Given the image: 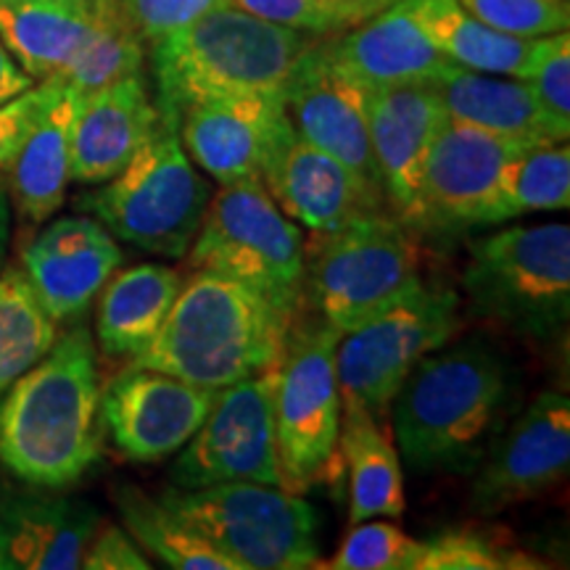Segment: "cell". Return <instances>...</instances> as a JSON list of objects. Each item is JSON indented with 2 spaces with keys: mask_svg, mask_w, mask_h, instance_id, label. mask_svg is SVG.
Instances as JSON below:
<instances>
[{
  "mask_svg": "<svg viewBox=\"0 0 570 570\" xmlns=\"http://www.w3.org/2000/svg\"><path fill=\"white\" fill-rule=\"evenodd\" d=\"M520 407L518 370L489 338L444 344L391 402L399 458L417 473H473Z\"/></svg>",
  "mask_w": 570,
  "mask_h": 570,
  "instance_id": "cell-1",
  "label": "cell"
},
{
  "mask_svg": "<svg viewBox=\"0 0 570 570\" xmlns=\"http://www.w3.org/2000/svg\"><path fill=\"white\" fill-rule=\"evenodd\" d=\"M101 452L96 344L85 327H75L0 399V462L30 487L63 489Z\"/></svg>",
  "mask_w": 570,
  "mask_h": 570,
  "instance_id": "cell-2",
  "label": "cell"
},
{
  "mask_svg": "<svg viewBox=\"0 0 570 570\" xmlns=\"http://www.w3.org/2000/svg\"><path fill=\"white\" fill-rule=\"evenodd\" d=\"M315 40L225 3L154 42L156 109L169 127L198 104L238 96L285 98L291 71Z\"/></svg>",
  "mask_w": 570,
  "mask_h": 570,
  "instance_id": "cell-3",
  "label": "cell"
},
{
  "mask_svg": "<svg viewBox=\"0 0 570 570\" xmlns=\"http://www.w3.org/2000/svg\"><path fill=\"white\" fill-rule=\"evenodd\" d=\"M288 331L291 320L254 288L212 269H194L161 331L130 365L223 391L277 367Z\"/></svg>",
  "mask_w": 570,
  "mask_h": 570,
  "instance_id": "cell-4",
  "label": "cell"
},
{
  "mask_svg": "<svg viewBox=\"0 0 570 570\" xmlns=\"http://www.w3.org/2000/svg\"><path fill=\"white\" fill-rule=\"evenodd\" d=\"M462 291L475 317L554 341L570 317V227L515 225L473 240Z\"/></svg>",
  "mask_w": 570,
  "mask_h": 570,
  "instance_id": "cell-5",
  "label": "cell"
},
{
  "mask_svg": "<svg viewBox=\"0 0 570 570\" xmlns=\"http://www.w3.org/2000/svg\"><path fill=\"white\" fill-rule=\"evenodd\" d=\"M209 198V180L198 173L175 127L161 122L122 173L77 198V206L117 240L180 259L194 244Z\"/></svg>",
  "mask_w": 570,
  "mask_h": 570,
  "instance_id": "cell-6",
  "label": "cell"
},
{
  "mask_svg": "<svg viewBox=\"0 0 570 570\" xmlns=\"http://www.w3.org/2000/svg\"><path fill=\"white\" fill-rule=\"evenodd\" d=\"M188 265L248 285L294 323L304 302L306 244L262 180L223 185L209 198Z\"/></svg>",
  "mask_w": 570,
  "mask_h": 570,
  "instance_id": "cell-7",
  "label": "cell"
},
{
  "mask_svg": "<svg viewBox=\"0 0 570 570\" xmlns=\"http://www.w3.org/2000/svg\"><path fill=\"white\" fill-rule=\"evenodd\" d=\"M159 499L188 520L238 570H304L320 560V515L302 494L254 481L164 489Z\"/></svg>",
  "mask_w": 570,
  "mask_h": 570,
  "instance_id": "cell-8",
  "label": "cell"
},
{
  "mask_svg": "<svg viewBox=\"0 0 570 570\" xmlns=\"http://www.w3.org/2000/svg\"><path fill=\"white\" fill-rule=\"evenodd\" d=\"M315 238L306 254L304 298L309 296L320 320L341 333L375 317L423 281L412 230L389 209L367 212Z\"/></svg>",
  "mask_w": 570,
  "mask_h": 570,
  "instance_id": "cell-9",
  "label": "cell"
},
{
  "mask_svg": "<svg viewBox=\"0 0 570 570\" xmlns=\"http://www.w3.org/2000/svg\"><path fill=\"white\" fill-rule=\"evenodd\" d=\"M460 325L458 291L420 281L375 317L341 333L336 377L344 415H389L391 402L417 362L454 338Z\"/></svg>",
  "mask_w": 570,
  "mask_h": 570,
  "instance_id": "cell-10",
  "label": "cell"
},
{
  "mask_svg": "<svg viewBox=\"0 0 570 570\" xmlns=\"http://www.w3.org/2000/svg\"><path fill=\"white\" fill-rule=\"evenodd\" d=\"M341 331L323 323H291L275 377V439L283 489L306 494L336 473L341 391L336 346Z\"/></svg>",
  "mask_w": 570,
  "mask_h": 570,
  "instance_id": "cell-11",
  "label": "cell"
},
{
  "mask_svg": "<svg viewBox=\"0 0 570 570\" xmlns=\"http://www.w3.org/2000/svg\"><path fill=\"white\" fill-rule=\"evenodd\" d=\"M275 377L277 367H269L219 391L212 412L169 470L173 487L202 489L225 481H254L283 489L275 439Z\"/></svg>",
  "mask_w": 570,
  "mask_h": 570,
  "instance_id": "cell-12",
  "label": "cell"
},
{
  "mask_svg": "<svg viewBox=\"0 0 570 570\" xmlns=\"http://www.w3.org/2000/svg\"><path fill=\"white\" fill-rule=\"evenodd\" d=\"M217 394L159 370L127 365L101 391L104 431L127 460L154 465L194 439Z\"/></svg>",
  "mask_w": 570,
  "mask_h": 570,
  "instance_id": "cell-13",
  "label": "cell"
},
{
  "mask_svg": "<svg viewBox=\"0 0 570 570\" xmlns=\"http://www.w3.org/2000/svg\"><path fill=\"white\" fill-rule=\"evenodd\" d=\"M570 399L544 391L499 433L481 465L473 470L470 508L494 515L544 494L568 475Z\"/></svg>",
  "mask_w": 570,
  "mask_h": 570,
  "instance_id": "cell-14",
  "label": "cell"
},
{
  "mask_svg": "<svg viewBox=\"0 0 570 570\" xmlns=\"http://www.w3.org/2000/svg\"><path fill=\"white\" fill-rule=\"evenodd\" d=\"M367 98L370 88L333 59L325 38H315L304 48L285 85V111L294 130L344 161L383 198L370 146Z\"/></svg>",
  "mask_w": 570,
  "mask_h": 570,
  "instance_id": "cell-15",
  "label": "cell"
},
{
  "mask_svg": "<svg viewBox=\"0 0 570 570\" xmlns=\"http://www.w3.org/2000/svg\"><path fill=\"white\" fill-rule=\"evenodd\" d=\"M262 185L285 217L315 235H325L367 212L386 209V202L354 169L323 148L312 146L288 125L269 151Z\"/></svg>",
  "mask_w": 570,
  "mask_h": 570,
  "instance_id": "cell-16",
  "label": "cell"
},
{
  "mask_svg": "<svg viewBox=\"0 0 570 570\" xmlns=\"http://www.w3.org/2000/svg\"><path fill=\"white\" fill-rule=\"evenodd\" d=\"M446 111L431 85H399L370 90L367 125L386 209L410 230L423 227L420 180L428 148L446 122Z\"/></svg>",
  "mask_w": 570,
  "mask_h": 570,
  "instance_id": "cell-17",
  "label": "cell"
},
{
  "mask_svg": "<svg viewBox=\"0 0 570 570\" xmlns=\"http://www.w3.org/2000/svg\"><path fill=\"white\" fill-rule=\"evenodd\" d=\"M520 148L525 146L481 127L446 119L428 148L420 180L425 230L481 225L499 177Z\"/></svg>",
  "mask_w": 570,
  "mask_h": 570,
  "instance_id": "cell-18",
  "label": "cell"
},
{
  "mask_svg": "<svg viewBox=\"0 0 570 570\" xmlns=\"http://www.w3.org/2000/svg\"><path fill=\"white\" fill-rule=\"evenodd\" d=\"M122 259L117 238L96 217H61L24 248L21 269L42 309L69 323L88 312Z\"/></svg>",
  "mask_w": 570,
  "mask_h": 570,
  "instance_id": "cell-19",
  "label": "cell"
},
{
  "mask_svg": "<svg viewBox=\"0 0 570 570\" xmlns=\"http://www.w3.org/2000/svg\"><path fill=\"white\" fill-rule=\"evenodd\" d=\"M285 98L238 96L198 104L180 117L183 148L219 185L262 180V169L285 127Z\"/></svg>",
  "mask_w": 570,
  "mask_h": 570,
  "instance_id": "cell-20",
  "label": "cell"
},
{
  "mask_svg": "<svg viewBox=\"0 0 570 570\" xmlns=\"http://www.w3.org/2000/svg\"><path fill=\"white\" fill-rule=\"evenodd\" d=\"M161 122L142 71L82 96L71 135V180L101 185L117 177Z\"/></svg>",
  "mask_w": 570,
  "mask_h": 570,
  "instance_id": "cell-21",
  "label": "cell"
},
{
  "mask_svg": "<svg viewBox=\"0 0 570 570\" xmlns=\"http://www.w3.org/2000/svg\"><path fill=\"white\" fill-rule=\"evenodd\" d=\"M101 512L82 499L9 491L0 497V570L82 568Z\"/></svg>",
  "mask_w": 570,
  "mask_h": 570,
  "instance_id": "cell-22",
  "label": "cell"
},
{
  "mask_svg": "<svg viewBox=\"0 0 570 570\" xmlns=\"http://www.w3.org/2000/svg\"><path fill=\"white\" fill-rule=\"evenodd\" d=\"M325 42L333 59L370 90L428 85L452 63L420 30L407 0H394Z\"/></svg>",
  "mask_w": 570,
  "mask_h": 570,
  "instance_id": "cell-23",
  "label": "cell"
},
{
  "mask_svg": "<svg viewBox=\"0 0 570 570\" xmlns=\"http://www.w3.org/2000/svg\"><path fill=\"white\" fill-rule=\"evenodd\" d=\"M119 0H0V42L35 82L61 77Z\"/></svg>",
  "mask_w": 570,
  "mask_h": 570,
  "instance_id": "cell-24",
  "label": "cell"
},
{
  "mask_svg": "<svg viewBox=\"0 0 570 570\" xmlns=\"http://www.w3.org/2000/svg\"><path fill=\"white\" fill-rule=\"evenodd\" d=\"M82 96L61 80L6 173L9 202L21 219L46 223L61 209L71 183V135Z\"/></svg>",
  "mask_w": 570,
  "mask_h": 570,
  "instance_id": "cell-25",
  "label": "cell"
},
{
  "mask_svg": "<svg viewBox=\"0 0 570 570\" xmlns=\"http://www.w3.org/2000/svg\"><path fill=\"white\" fill-rule=\"evenodd\" d=\"M431 85L449 119L502 135L520 146L566 142L547 122L529 85L518 77L489 75L449 63Z\"/></svg>",
  "mask_w": 570,
  "mask_h": 570,
  "instance_id": "cell-26",
  "label": "cell"
},
{
  "mask_svg": "<svg viewBox=\"0 0 570 570\" xmlns=\"http://www.w3.org/2000/svg\"><path fill=\"white\" fill-rule=\"evenodd\" d=\"M183 275L167 265L117 269L101 288L96 336L106 356H138L161 331L180 294Z\"/></svg>",
  "mask_w": 570,
  "mask_h": 570,
  "instance_id": "cell-27",
  "label": "cell"
},
{
  "mask_svg": "<svg viewBox=\"0 0 570 570\" xmlns=\"http://www.w3.org/2000/svg\"><path fill=\"white\" fill-rule=\"evenodd\" d=\"M338 452L348 468V520L402 518L407 510L402 458L381 420L362 412L341 417Z\"/></svg>",
  "mask_w": 570,
  "mask_h": 570,
  "instance_id": "cell-28",
  "label": "cell"
},
{
  "mask_svg": "<svg viewBox=\"0 0 570 570\" xmlns=\"http://www.w3.org/2000/svg\"><path fill=\"white\" fill-rule=\"evenodd\" d=\"M407 6L433 48L458 67L508 77L523 69L529 40L483 24L460 0H407Z\"/></svg>",
  "mask_w": 570,
  "mask_h": 570,
  "instance_id": "cell-29",
  "label": "cell"
},
{
  "mask_svg": "<svg viewBox=\"0 0 570 570\" xmlns=\"http://www.w3.org/2000/svg\"><path fill=\"white\" fill-rule=\"evenodd\" d=\"M114 502L125 520V531L161 566L175 570H238L230 558L212 547L159 497H148L135 487H119L114 491Z\"/></svg>",
  "mask_w": 570,
  "mask_h": 570,
  "instance_id": "cell-30",
  "label": "cell"
},
{
  "mask_svg": "<svg viewBox=\"0 0 570 570\" xmlns=\"http://www.w3.org/2000/svg\"><path fill=\"white\" fill-rule=\"evenodd\" d=\"M570 206V148L566 142L525 146L512 156L499 177L481 225H502L533 212H560Z\"/></svg>",
  "mask_w": 570,
  "mask_h": 570,
  "instance_id": "cell-31",
  "label": "cell"
},
{
  "mask_svg": "<svg viewBox=\"0 0 570 570\" xmlns=\"http://www.w3.org/2000/svg\"><path fill=\"white\" fill-rule=\"evenodd\" d=\"M56 320L42 309L24 269L0 273V399L59 338Z\"/></svg>",
  "mask_w": 570,
  "mask_h": 570,
  "instance_id": "cell-32",
  "label": "cell"
},
{
  "mask_svg": "<svg viewBox=\"0 0 570 570\" xmlns=\"http://www.w3.org/2000/svg\"><path fill=\"white\" fill-rule=\"evenodd\" d=\"M142 59H146V42L127 21L122 3H119V9H114L104 19V24L98 27L80 56L69 63L61 80L71 85L80 96H88V92L101 90L122 77L138 75L142 71Z\"/></svg>",
  "mask_w": 570,
  "mask_h": 570,
  "instance_id": "cell-33",
  "label": "cell"
},
{
  "mask_svg": "<svg viewBox=\"0 0 570 570\" xmlns=\"http://www.w3.org/2000/svg\"><path fill=\"white\" fill-rule=\"evenodd\" d=\"M518 80L529 85L547 122L568 140L570 135V32H552L529 40Z\"/></svg>",
  "mask_w": 570,
  "mask_h": 570,
  "instance_id": "cell-34",
  "label": "cell"
},
{
  "mask_svg": "<svg viewBox=\"0 0 570 570\" xmlns=\"http://www.w3.org/2000/svg\"><path fill=\"white\" fill-rule=\"evenodd\" d=\"M541 568L531 554L475 529H449L423 541L417 570H525Z\"/></svg>",
  "mask_w": 570,
  "mask_h": 570,
  "instance_id": "cell-35",
  "label": "cell"
},
{
  "mask_svg": "<svg viewBox=\"0 0 570 570\" xmlns=\"http://www.w3.org/2000/svg\"><path fill=\"white\" fill-rule=\"evenodd\" d=\"M230 3L254 17L315 35V38L344 32L386 9V6L362 3V0H230Z\"/></svg>",
  "mask_w": 570,
  "mask_h": 570,
  "instance_id": "cell-36",
  "label": "cell"
},
{
  "mask_svg": "<svg viewBox=\"0 0 570 570\" xmlns=\"http://www.w3.org/2000/svg\"><path fill=\"white\" fill-rule=\"evenodd\" d=\"M423 541L412 539L386 520H362L346 533L341 550L325 568L331 570H417Z\"/></svg>",
  "mask_w": 570,
  "mask_h": 570,
  "instance_id": "cell-37",
  "label": "cell"
},
{
  "mask_svg": "<svg viewBox=\"0 0 570 570\" xmlns=\"http://www.w3.org/2000/svg\"><path fill=\"white\" fill-rule=\"evenodd\" d=\"M460 6L483 24L523 40L570 27L568 0H460Z\"/></svg>",
  "mask_w": 570,
  "mask_h": 570,
  "instance_id": "cell-38",
  "label": "cell"
},
{
  "mask_svg": "<svg viewBox=\"0 0 570 570\" xmlns=\"http://www.w3.org/2000/svg\"><path fill=\"white\" fill-rule=\"evenodd\" d=\"M119 3L140 40L146 46H154L194 19L204 17L206 11L230 3V0H119Z\"/></svg>",
  "mask_w": 570,
  "mask_h": 570,
  "instance_id": "cell-39",
  "label": "cell"
},
{
  "mask_svg": "<svg viewBox=\"0 0 570 570\" xmlns=\"http://www.w3.org/2000/svg\"><path fill=\"white\" fill-rule=\"evenodd\" d=\"M59 85L61 77H48V80L32 85L30 90L19 92L11 101L0 104V173L17 156L21 142L30 135L32 125L38 122V117L53 98V92L59 90Z\"/></svg>",
  "mask_w": 570,
  "mask_h": 570,
  "instance_id": "cell-40",
  "label": "cell"
},
{
  "mask_svg": "<svg viewBox=\"0 0 570 570\" xmlns=\"http://www.w3.org/2000/svg\"><path fill=\"white\" fill-rule=\"evenodd\" d=\"M82 568L88 570H148L154 562L140 550V544L119 525H98L82 554Z\"/></svg>",
  "mask_w": 570,
  "mask_h": 570,
  "instance_id": "cell-41",
  "label": "cell"
},
{
  "mask_svg": "<svg viewBox=\"0 0 570 570\" xmlns=\"http://www.w3.org/2000/svg\"><path fill=\"white\" fill-rule=\"evenodd\" d=\"M32 85H35L32 77L27 75L17 61H13V56L6 51V46L0 42V104L11 101V98H17L19 92L30 90Z\"/></svg>",
  "mask_w": 570,
  "mask_h": 570,
  "instance_id": "cell-42",
  "label": "cell"
},
{
  "mask_svg": "<svg viewBox=\"0 0 570 570\" xmlns=\"http://www.w3.org/2000/svg\"><path fill=\"white\" fill-rule=\"evenodd\" d=\"M9 235H11V204H9V194L0 185V259H3L6 246H9Z\"/></svg>",
  "mask_w": 570,
  "mask_h": 570,
  "instance_id": "cell-43",
  "label": "cell"
},
{
  "mask_svg": "<svg viewBox=\"0 0 570 570\" xmlns=\"http://www.w3.org/2000/svg\"><path fill=\"white\" fill-rule=\"evenodd\" d=\"M362 3H377V6H389V3H394V0H362Z\"/></svg>",
  "mask_w": 570,
  "mask_h": 570,
  "instance_id": "cell-44",
  "label": "cell"
}]
</instances>
